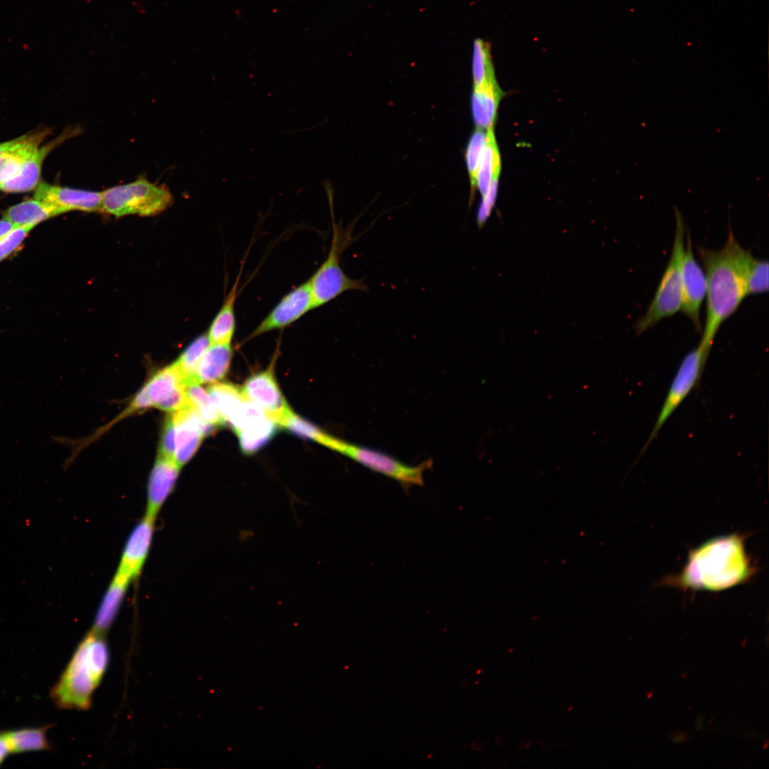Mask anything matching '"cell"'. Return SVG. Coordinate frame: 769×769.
<instances>
[{
  "instance_id": "obj_20",
  "label": "cell",
  "mask_w": 769,
  "mask_h": 769,
  "mask_svg": "<svg viewBox=\"0 0 769 769\" xmlns=\"http://www.w3.org/2000/svg\"><path fill=\"white\" fill-rule=\"evenodd\" d=\"M502 91L493 77L478 87H474L471 108L474 120L478 128H493Z\"/></svg>"
},
{
  "instance_id": "obj_2",
  "label": "cell",
  "mask_w": 769,
  "mask_h": 769,
  "mask_svg": "<svg viewBox=\"0 0 769 769\" xmlns=\"http://www.w3.org/2000/svg\"><path fill=\"white\" fill-rule=\"evenodd\" d=\"M753 572L743 537L731 534L690 551L681 572L664 582L684 589L720 591L746 582Z\"/></svg>"
},
{
  "instance_id": "obj_26",
  "label": "cell",
  "mask_w": 769,
  "mask_h": 769,
  "mask_svg": "<svg viewBox=\"0 0 769 769\" xmlns=\"http://www.w3.org/2000/svg\"><path fill=\"white\" fill-rule=\"evenodd\" d=\"M62 214L57 208L39 201L30 199L10 207L4 219L16 226L33 225L50 217Z\"/></svg>"
},
{
  "instance_id": "obj_12",
  "label": "cell",
  "mask_w": 769,
  "mask_h": 769,
  "mask_svg": "<svg viewBox=\"0 0 769 769\" xmlns=\"http://www.w3.org/2000/svg\"><path fill=\"white\" fill-rule=\"evenodd\" d=\"M313 309V300L307 280L283 295L252 331L248 339L273 330L283 329Z\"/></svg>"
},
{
  "instance_id": "obj_9",
  "label": "cell",
  "mask_w": 769,
  "mask_h": 769,
  "mask_svg": "<svg viewBox=\"0 0 769 769\" xmlns=\"http://www.w3.org/2000/svg\"><path fill=\"white\" fill-rule=\"evenodd\" d=\"M236 434L241 451L251 455L263 448L273 437L278 424L261 409L245 400L227 422Z\"/></svg>"
},
{
  "instance_id": "obj_4",
  "label": "cell",
  "mask_w": 769,
  "mask_h": 769,
  "mask_svg": "<svg viewBox=\"0 0 769 769\" xmlns=\"http://www.w3.org/2000/svg\"><path fill=\"white\" fill-rule=\"evenodd\" d=\"M675 232L671 256L656 293L645 313L636 321L634 329L639 335L681 310L682 301L681 263L686 227L681 213L674 209Z\"/></svg>"
},
{
  "instance_id": "obj_25",
  "label": "cell",
  "mask_w": 769,
  "mask_h": 769,
  "mask_svg": "<svg viewBox=\"0 0 769 769\" xmlns=\"http://www.w3.org/2000/svg\"><path fill=\"white\" fill-rule=\"evenodd\" d=\"M486 132V143L481 156L476 177V185L482 197L488 192L493 179L499 176L501 166L493 130L490 128Z\"/></svg>"
},
{
  "instance_id": "obj_33",
  "label": "cell",
  "mask_w": 769,
  "mask_h": 769,
  "mask_svg": "<svg viewBox=\"0 0 769 769\" xmlns=\"http://www.w3.org/2000/svg\"><path fill=\"white\" fill-rule=\"evenodd\" d=\"M487 132L486 130L477 128L472 135L466 150V164L468 167L471 187H476V172L486 143Z\"/></svg>"
},
{
  "instance_id": "obj_5",
  "label": "cell",
  "mask_w": 769,
  "mask_h": 769,
  "mask_svg": "<svg viewBox=\"0 0 769 769\" xmlns=\"http://www.w3.org/2000/svg\"><path fill=\"white\" fill-rule=\"evenodd\" d=\"M172 202V195L166 186L152 183L142 177L102 192L103 211L116 217L129 214L155 216L169 207Z\"/></svg>"
},
{
  "instance_id": "obj_35",
  "label": "cell",
  "mask_w": 769,
  "mask_h": 769,
  "mask_svg": "<svg viewBox=\"0 0 769 769\" xmlns=\"http://www.w3.org/2000/svg\"><path fill=\"white\" fill-rule=\"evenodd\" d=\"M174 450L175 428L171 414L166 419L162 434L159 442V456L174 459Z\"/></svg>"
},
{
  "instance_id": "obj_34",
  "label": "cell",
  "mask_w": 769,
  "mask_h": 769,
  "mask_svg": "<svg viewBox=\"0 0 769 769\" xmlns=\"http://www.w3.org/2000/svg\"><path fill=\"white\" fill-rule=\"evenodd\" d=\"M34 226H16L0 239V261L17 249Z\"/></svg>"
},
{
  "instance_id": "obj_15",
  "label": "cell",
  "mask_w": 769,
  "mask_h": 769,
  "mask_svg": "<svg viewBox=\"0 0 769 769\" xmlns=\"http://www.w3.org/2000/svg\"><path fill=\"white\" fill-rule=\"evenodd\" d=\"M36 199L57 208L61 213L68 211H103L102 192L72 189L41 183L35 192Z\"/></svg>"
},
{
  "instance_id": "obj_19",
  "label": "cell",
  "mask_w": 769,
  "mask_h": 769,
  "mask_svg": "<svg viewBox=\"0 0 769 769\" xmlns=\"http://www.w3.org/2000/svg\"><path fill=\"white\" fill-rule=\"evenodd\" d=\"M232 356L231 343L209 344L198 363L195 384L215 383L223 379L229 371Z\"/></svg>"
},
{
  "instance_id": "obj_36",
  "label": "cell",
  "mask_w": 769,
  "mask_h": 769,
  "mask_svg": "<svg viewBox=\"0 0 769 769\" xmlns=\"http://www.w3.org/2000/svg\"><path fill=\"white\" fill-rule=\"evenodd\" d=\"M498 177L493 179L488 192L483 197L477 215V222L480 228L485 224L494 206L498 191Z\"/></svg>"
},
{
  "instance_id": "obj_40",
  "label": "cell",
  "mask_w": 769,
  "mask_h": 769,
  "mask_svg": "<svg viewBox=\"0 0 769 769\" xmlns=\"http://www.w3.org/2000/svg\"><path fill=\"white\" fill-rule=\"evenodd\" d=\"M471 746H472V748H474V750H481V748L483 747V745L480 742H474V743H472Z\"/></svg>"
},
{
  "instance_id": "obj_37",
  "label": "cell",
  "mask_w": 769,
  "mask_h": 769,
  "mask_svg": "<svg viewBox=\"0 0 769 769\" xmlns=\"http://www.w3.org/2000/svg\"><path fill=\"white\" fill-rule=\"evenodd\" d=\"M16 226H15L14 224H12L7 219H4L3 220L0 221V239H1L4 236H5L7 233H9Z\"/></svg>"
},
{
  "instance_id": "obj_27",
  "label": "cell",
  "mask_w": 769,
  "mask_h": 769,
  "mask_svg": "<svg viewBox=\"0 0 769 769\" xmlns=\"http://www.w3.org/2000/svg\"><path fill=\"white\" fill-rule=\"evenodd\" d=\"M206 390L225 425L246 400L241 387L231 382H215L209 385Z\"/></svg>"
},
{
  "instance_id": "obj_24",
  "label": "cell",
  "mask_w": 769,
  "mask_h": 769,
  "mask_svg": "<svg viewBox=\"0 0 769 769\" xmlns=\"http://www.w3.org/2000/svg\"><path fill=\"white\" fill-rule=\"evenodd\" d=\"M51 725L39 728H27L3 731L0 733L8 750L11 753H19L33 750L50 749L46 738V732Z\"/></svg>"
},
{
  "instance_id": "obj_1",
  "label": "cell",
  "mask_w": 769,
  "mask_h": 769,
  "mask_svg": "<svg viewBox=\"0 0 769 769\" xmlns=\"http://www.w3.org/2000/svg\"><path fill=\"white\" fill-rule=\"evenodd\" d=\"M696 251L707 282L706 320L699 345L709 354L721 325L748 295L743 269L748 250L740 245L730 229L721 249L698 246Z\"/></svg>"
},
{
  "instance_id": "obj_6",
  "label": "cell",
  "mask_w": 769,
  "mask_h": 769,
  "mask_svg": "<svg viewBox=\"0 0 769 769\" xmlns=\"http://www.w3.org/2000/svg\"><path fill=\"white\" fill-rule=\"evenodd\" d=\"M332 229V239L328 255L308 279L314 308L327 304L345 292L367 290L362 280L347 276L340 263V256L352 239L351 234L345 231L334 221Z\"/></svg>"
},
{
  "instance_id": "obj_7",
  "label": "cell",
  "mask_w": 769,
  "mask_h": 769,
  "mask_svg": "<svg viewBox=\"0 0 769 769\" xmlns=\"http://www.w3.org/2000/svg\"><path fill=\"white\" fill-rule=\"evenodd\" d=\"M322 445L373 471L395 480L406 489L422 485L424 472L431 466V461L409 466L380 451L347 442L328 434Z\"/></svg>"
},
{
  "instance_id": "obj_23",
  "label": "cell",
  "mask_w": 769,
  "mask_h": 769,
  "mask_svg": "<svg viewBox=\"0 0 769 769\" xmlns=\"http://www.w3.org/2000/svg\"><path fill=\"white\" fill-rule=\"evenodd\" d=\"M183 387H186L184 380L174 363L158 371L143 386L151 407H155Z\"/></svg>"
},
{
  "instance_id": "obj_22",
  "label": "cell",
  "mask_w": 769,
  "mask_h": 769,
  "mask_svg": "<svg viewBox=\"0 0 769 769\" xmlns=\"http://www.w3.org/2000/svg\"><path fill=\"white\" fill-rule=\"evenodd\" d=\"M241 272L209 328L210 344L231 343L236 330L235 303L238 295Z\"/></svg>"
},
{
  "instance_id": "obj_8",
  "label": "cell",
  "mask_w": 769,
  "mask_h": 769,
  "mask_svg": "<svg viewBox=\"0 0 769 769\" xmlns=\"http://www.w3.org/2000/svg\"><path fill=\"white\" fill-rule=\"evenodd\" d=\"M708 355V354L699 345L684 356L673 378L655 424L641 454L647 450L664 424L699 382Z\"/></svg>"
},
{
  "instance_id": "obj_30",
  "label": "cell",
  "mask_w": 769,
  "mask_h": 769,
  "mask_svg": "<svg viewBox=\"0 0 769 769\" xmlns=\"http://www.w3.org/2000/svg\"><path fill=\"white\" fill-rule=\"evenodd\" d=\"M186 394L190 404L206 422L214 428L225 425L207 390L194 384L186 387Z\"/></svg>"
},
{
  "instance_id": "obj_13",
  "label": "cell",
  "mask_w": 769,
  "mask_h": 769,
  "mask_svg": "<svg viewBox=\"0 0 769 769\" xmlns=\"http://www.w3.org/2000/svg\"><path fill=\"white\" fill-rule=\"evenodd\" d=\"M175 428L174 460L182 467L199 449L203 439L214 428L190 404L171 413Z\"/></svg>"
},
{
  "instance_id": "obj_14",
  "label": "cell",
  "mask_w": 769,
  "mask_h": 769,
  "mask_svg": "<svg viewBox=\"0 0 769 769\" xmlns=\"http://www.w3.org/2000/svg\"><path fill=\"white\" fill-rule=\"evenodd\" d=\"M155 519L145 513L133 528L125 543L116 572L131 581L139 576L147 558Z\"/></svg>"
},
{
  "instance_id": "obj_29",
  "label": "cell",
  "mask_w": 769,
  "mask_h": 769,
  "mask_svg": "<svg viewBox=\"0 0 769 769\" xmlns=\"http://www.w3.org/2000/svg\"><path fill=\"white\" fill-rule=\"evenodd\" d=\"M744 280L747 295L768 291V262L755 258L748 250L744 262Z\"/></svg>"
},
{
  "instance_id": "obj_38",
  "label": "cell",
  "mask_w": 769,
  "mask_h": 769,
  "mask_svg": "<svg viewBox=\"0 0 769 769\" xmlns=\"http://www.w3.org/2000/svg\"><path fill=\"white\" fill-rule=\"evenodd\" d=\"M9 753L6 745L0 734V764L5 759L6 756Z\"/></svg>"
},
{
  "instance_id": "obj_16",
  "label": "cell",
  "mask_w": 769,
  "mask_h": 769,
  "mask_svg": "<svg viewBox=\"0 0 769 769\" xmlns=\"http://www.w3.org/2000/svg\"><path fill=\"white\" fill-rule=\"evenodd\" d=\"M80 132L79 127L68 128L57 138L38 148L23 164L17 174L0 184V189L6 192H23L33 189L38 182L42 163L47 155L63 142L79 135Z\"/></svg>"
},
{
  "instance_id": "obj_11",
  "label": "cell",
  "mask_w": 769,
  "mask_h": 769,
  "mask_svg": "<svg viewBox=\"0 0 769 769\" xmlns=\"http://www.w3.org/2000/svg\"><path fill=\"white\" fill-rule=\"evenodd\" d=\"M681 312L692 322L696 331L701 330L700 310L706 295L707 282L703 269L694 256L690 233L686 234L681 263Z\"/></svg>"
},
{
  "instance_id": "obj_3",
  "label": "cell",
  "mask_w": 769,
  "mask_h": 769,
  "mask_svg": "<svg viewBox=\"0 0 769 769\" xmlns=\"http://www.w3.org/2000/svg\"><path fill=\"white\" fill-rule=\"evenodd\" d=\"M109 649L103 634L92 629L79 643L51 697L66 709L86 710L94 691L101 682L109 662Z\"/></svg>"
},
{
  "instance_id": "obj_10",
  "label": "cell",
  "mask_w": 769,
  "mask_h": 769,
  "mask_svg": "<svg viewBox=\"0 0 769 769\" xmlns=\"http://www.w3.org/2000/svg\"><path fill=\"white\" fill-rule=\"evenodd\" d=\"M273 365V360L267 369L251 375L246 379L241 389L246 400L257 406L279 425L291 409L279 388Z\"/></svg>"
},
{
  "instance_id": "obj_32",
  "label": "cell",
  "mask_w": 769,
  "mask_h": 769,
  "mask_svg": "<svg viewBox=\"0 0 769 769\" xmlns=\"http://www.w3.org/2000/svg\"><path fill=\"white\" fill-rule=\"evenodd\" d=\"M301 438L310 439L320 444L325 435L317 426L290 410L280 422L279 425Z\"/></svg>"
},
{
  "instance_id": "obj_21",
  "label": "cell",
  "mask_w": 769,
  "mask_h": 769,
  "mask_svg": "<svg viewBox=\"0 0 769 769\" xmlns=\"http://www.w3.org/2000/svg\"><path fill=\"white\" fill-rule=\"evenodd\" d=\"M131 580L115 572L98 607L93 629L105 632L115 620Z\"/></svg>"
},
{
  "instance_id": "obj_31",
  "label": "cell",
  "mask_w": 769,
  "mask_h": 769,
  "mask_svg": "<svg viewBox=\"0 0 769 769\" xmlns=\"http://www.w3.org/2000/svg\"><path fill=\"white\" fill-rule=\"evenodd\" d=\"M472 73L474 87H478L495 77L491 61L489 46L478 38L474 42Z\"/></svg>"
},
{
  "instance_id": "obj_18",
  "label": "cell",
  "mask_w": 769,
  "mask_h": 769,
  "mask_svg": "<svg viewBox=\"0 0 769 769\" xmlns=\"http://www.w3.org/2000/svg\"><path fill=\"white\" fill-rule=\"evenodd\" d=\"M49 132L47 128L39 129L13 140L11 145L0 155V184L19 173L23 164L39 148Z\"/></svg>"
},
{
  "instance_id": "obj_28",
  "label": "cell",
  "mask_w": 769,
  "mask_h": 769,
  "mask_svg": "<svg viewBox=\"0 0 769 769\" xmlns=\"http://www.w3.org/2000/svg\"><path fill=\"white\" fill-rule=\"evenodd\" d=\"M210 344L207 333L201 335L192 341L174 362L187 386L194 384V375L198 363Z\"/></svg>"
},
{
  "instance_id": "obj_39",
  "label": "cell",
  "mask_w": 769,
  "mask_h": 769,
  "mask_svg": "<svg viewBox=\"0 0 769 769\" xmlns=\"http://www.w3.org/2000/svg\"><path fill=\"white\" fill-rule=\"evenodd\" d=\"M12 142H13V140L6 142H3V143H0V155L3 153L4 151H5L6 149H8L11 145Z\"/></svg>"
},
{
  "instance_id": "obj_17",
  "label": "cell",
  "mask_w": 769,
  "mask_h": 769,
  "mask_svg": "<svg viewBox=\"0 0 769 769\" xmlns=\"http://www.w3.org/2000/svg\"><path fill=\"white\" fill-rule=\"evenodd\" d=\"M180 469L174 459L157 457L149 476L145 513L157 517L174 489Z\"/></svg>"
}]
</instances>
